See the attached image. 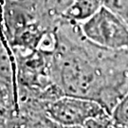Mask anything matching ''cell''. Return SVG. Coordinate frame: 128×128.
Masks as SVG:
<instances>
[{"instance_id": "obj_5", "label": "cell", "mask_w": 128, "mask_h": 128, "mask_svg": "<svg viewBox=\"0 0 128 128\" xmlns=\"http://www.w3.org/2000/svg\"><path fill=\"white\" fill-rule=\"evenodd\" d=\"M102 4L128 23V0H102Z\"/></svg>"}, {"instance_id": "obj_2", "label": "cell", "mask_w": 128, "mask_h": 128, "mask_svg": "<svg viewBox=\"0 0 128 128\" xmlns=\"http://www.w3.org/2000/svg\"><path fill=\"white\" fill-rule=\"evenodd\" d=\"M46 112L55 126L84 127L88 120L107 111L95 100L63 95L50 102Z\"/></svg>"}, {"instance_id": "obj_1", "label": "cell", "mask_w": 128, "mask_h": 128, "mask_svg": "<svg viewBox=\"0 0 128 128\" xmlns=\"http://www.w3.org/2000/svg\"><path fill=\"white\" fill-rule=\"evenodd\" d=\"M79 28L84 38L100 48L113 50L128 48V23L104 5L79 24Z\"/></svg>"}, {"instance_id": "obj_3", "label": "cell", "mask_w": 128, "mask_h": 128, "mask_svg": "<svg viewBox=\"0 0 128 128\" xmlns=\"http://www.w3.org/2000/svg\"><path fill=\"white\" fill-rule=\"evenodd\" d=\"M102 5V0H73L60 19L70 23L81 24L97 12Z\"/></svg>"}, {"instance_id": "obj_4", "label": "cell", "mask_w": 128, "mask_h": 128, "mask_svg": "<svg viewBox=\"0 0 128 128\" xmlns=\"http://www.w3.org/2000/svg\"><path fill=\"white\" fill-rule=\"evenodd\" d=\"M111 116L115 127H128V92L114 107Z\"/></svg>"}]
</instances>
